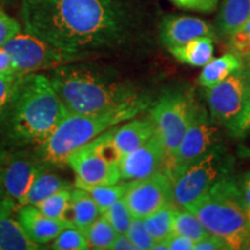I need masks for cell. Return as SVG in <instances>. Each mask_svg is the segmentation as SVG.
Masks as SVG:
<instances>
[{
	"instance_id": "7a4b0ae2",
	"label": "cell",
	"mask_w": 250,
	"mask_h": 250,
	"mask_svg": "<svg viewBox=\"0 0 250 250\" xmlns=\"http://www.w3.org/2000/svg\"><path fill=\"white\" fill-rule=\"evenodd\" d=\"M68 114L49 76H19L0 114V155L36 148Z\"/></svg>"
},
{
	"instance_id": "6da1fadb",
	"label": "cell",
	"mask_w": 250,
	"mask_h": 250,
	"mask_svg": "<svg viewBox=\"0 0 250 250\" xmlns=\"http://www.w3.org/2000/svg\"><path fill=\"white\" fill-rule=\"evenodd\" d=\"M24 30L83 61L130 42L133 15L122 0H21Z\"/></svg>"
},
{
	"instance_id": "d590c367",
	"label": "cell",
	"mask_w": 250,
	"mask_h": 250,
	"mask_svg": "<svg viewBox=\"0 0 250 250\" xmlns=\"http://www.w3.org/2000/svg\"><path fill=\"white\" fill-rule=\"evenodd\" d=\"M17 74H11V76H0V114H1L2 109H4L6 102H7L9 94L15 81L18 79Z\"/></svg>"
},
{
	"instance_id": "7bdbcfd3",
	"label": "cell",
	"mask_w": 250,
	"mask_h": 250,
	"mask_svg": "<svg viewBox=\"0 0 250 250\" xmlns=\"http://www.w3.org/2000/svg\"><path fill=\"white\" fill-rule=\"evenodd\" d=\"M1 2H4V4H9V2H13L14 0H0Z\"/></svg>"
},
{
	"instance_id": "f35d334b",
	"label": "cell",
	"mask_w": 250,
	"mask_h": 250,
	"mask_svg": "<svg viewBox=\"0 0 250 250\" xmlns=\"http://www.w3.org/2000/svg\"><path fill=\"white\" fill-rule=\"evenodd\" d=\"M11 74H15L12 59L8 52L2 46H0V76H11Z\"/></svg>"
},
{
	"instance_id": "836d02e7",
	"label": "cell",
	"mask_w": 250,
	"mask_h": 250,
	"mask_svg": "<svg viewBox=\"0 0 250 250\" xmlns=\"http://www.w3.org/2000/svg\"><path fill=\"white\" fill-rule=\"evenodd\" d=\"M170 1L182 9L211 13L217 8L219 0H170Z\"/></svg>"
},
{
	"instance_id": "603a6c76",
	"label": "cell",
	"mask_w": 250,
	"mask_h": 250,
	"mask_svg": "<svg viewBox=\"0 0 250 250\" xmlns=\"http://www.w3.org/2000/svg\"><path fill=\"white\" fill-rule=\"evenodd\" d=\"M73 187L74 184L67 182L66 180L62 179L59 175L50 171L49 167H44L37 174L33 184H31L24 205H36L43 199L48 198V197L59 191V190L72 189Z\"/></svg>"
},
{
	"instance_id": "4dcf8cb0",
	"label": "cell",
	"mask_w": 250,
	"mask_h": 250,
	"mask_svg": "<svg viewBox=\"0 0 250 250\" xmlns=\"http://www.w3.org/2000/svg\"><path fill=\"white\" fill-rule=\"evenodd\" d=\"M127 236L136 246L137 250H148L153 249L155 245V240L147 229H146L144 220L140 218H133L131 225L127 229Z\"/></svg>"
},
{
	"instance_id": "ba28073f",
	"label": "cell",
	"mask_w": 250,
	"mask_h": 250,
	"mask_svg": "<svg viewBox=\"0 0 250 250\" xmlns=\"http://www.w3.org/2000/svg\"><path fill=\"white\" fill-rule=\"evenodd\" d=\"M2 48L8 52L17 76L37 73L43 70L51 71L62 65L79 61L26 30H21Z\"/></svg>"
},
{
	"instance_id": "d6a6232c",
	"label": "cell",
	"mask_w": 250,
	"mask_h": 250,
	"mask_svg": "<svg viewBox=\"0 0 250 250\" xmlns=\"http://www.w3.org/2000/svg\"><path fill=\"white\" fill-rule=\"evenodd\" d=\"M229 132L235 137H245L250 132V95L245 108L240 112L235 121L228 126Z\"/></svg>"
},
{
	"instance_id": "74e56055",
	"label": "cell",
	"mask_w": 250,
	"mask_h": 250,
	"mask_svg": "<svg viewBox=\"0 0 250 250\" xmlns=\"http://www.w3.org/2000/svg\"><path fill=\"white\" fill-rule=\"evenodd\" d=\"M111 250H137L127 234H117L110 246Z\"/></svg>"
},
{
	"instance_id": "4fadbf2b",
	"label": "cell",
	"mask_w": 250,
	"mask_h": 250,
	"mask_svg": "<svg viewBox=\"0 0 250 250\" xmlns=\"http://www.w3.org/2000/svg\"><path fill=\"white\" fill-rule=\"evenodd\" d=\"M67 166L76 175V187L109 186L122 181L118 164L108 160L99 151L95 140L72 153Z\"/></svg>"
},
{
	"instance_id": "f6af8a7d",
	"label": "cell",
	"mask_w": 250,
	"mask_h": 250,
	"mask_svg": "<svg viewBox=\"0 0 250 250\" xmlns=\"http://www.w3.org/2000/svg\"><path fill=\"white\" fill-rule=\"evenodd\" d=\"M249 59H250V56H249Z\"/></svg>"
},
{
	"instance_id": "f1b7e54d",
	"label": "cell",
	"mask_w": 250,
	"mask_h": 250,
	"mask_svg": "<svg viewBox=\"0 0 250 250\" xmlns=\"http://www.w3.org/2000/svg\"><path fill=\"white\" fill-rule=\"evenodd\" d=\"M55 250H87L90 249L85 234L74 226H67L58 234L51 243Z\"/></svg>"
},
{
	"instance_id": "d6986e66",
	"label": "cell",
	"mask_w": 250,
	"mask_h": 250,
	"mask_svg": "<svg viewBox=\"0 0 250 250\" xmlns=\"http://www.w3.org/2000/svg\"><path fill=\"white\" fill-rule=\"evenodd\" d=\"M168 50L179 62L203 67L213 58L214 46L210 36H201Z\"/></svg>"
},
{
	"instance_id": "484cf974",
	"label": "cell",
	"mask_w": 250,
	"mask_h": 250,
	"mask_svg": "<svg viewBox=\"0 0 250 250\" xmlns=\"http://www.w3.org/2000/svg\"><path fill=\"white\" fill-rule=\"evenodd\" d=\"M173 233L187 236L197 242L210 235L202 221L195 213L190 211H176L173 220Z\"/></svg>"
},
{
	"instance_id": "44dd1931",
	"label": "cell",
	"mask_w": 250,
	"mask_h": 250,
	"mask_svg": "<svg viewBox=\"0 0 250 250\" xmlns=\"http://www.w3.org/2000/svg\"><path fill=\"white\" fill-rule=\"evenodd\" d=\"M101 214L92 196L85 189L74 186L71 190L72 225L83 233Z\"/></svg>"
},
{
	"instance_id": "ac0fdd59",
	"label": "cell",
	"mask_w": 250,
	"mask_h": 250,
	"mask_svg": "<svg viewBox=\"0 0 250 250\" xmlns=\"http://www.w3.org/2000/svg\"><path fill=\"white\" fill-rule=\"evenodd\" d=\"M13 210H0V250H35L40 246L28 237L18 219L12 217Z\"/></svg>"
},
{
	"instance_id": "ee69618b",
	"label": "cell",
	"mask_w": 250,
	"mask_h": 250,
	"mask_svg": "<svg viewBox=\"0 0 250 250\" xmlns=\"http://www.w3.org/2000/svg\"><path fill=\"white\" fill-rule=\"evenodd\" d=\"M249 155H250V151H249Z\"/></svg>"
},
{
	"instance_id": "2e32d148",
	"label": "cell",
	"mask_w": 250,
	"mask_h": 250,
	"mask_svg": "<svg viewBox=\"0 0 250 250\" xmlns=\"http://www.w3.org/2000/svg\"><path fill=\"white\" fill-rule=\"evenodd\" d=\"M17 218L28 237L39 246L54 241L65 227L72 226L65 221L46 217L36 205L31 204L20 206L17 210Z\"/></svg>"
},
{
	"instance_id": "30bf717a",
	"label": "cell",
	"mask_w": 250,
	"mask_h": 250,
	"mask_svg": "<svg viewBox=\"0 0 250 250\" xmlns=\"http://www.w3.org/2000/svg\"><path fill=\"white\" fill-rule=\"evenodd\" d=\"M45 166L31 149L0 155V196L15 208L24 205L26 197L37 174Z\"/></svg>"
},
{
	"instance_id": "83f0119b",
	"label": "cell",
	"mask_w": 250,
	"mask_h": 250,
	"mask_svg": "<svg viewBox=\"0 0 250 250\" xmlns=\"http://www.w3.org/2000/svg\"><path fill=\"white\" fill-rule=\"evenodd\" d=\"M130 187V181H122V182L109 184V186H95V187H79L85 189L92 196L94 202L99 206L100 211L104 212L109 206L123 198L126 190Z\"/></svg>"
},
{
	"instance_id": "52a82bcc",
	"label": "cell",
	"mask_w": 250,
	"mask_h": 250,
	"mask_svg": "<svg viewBox=\"0 0 250 250\" xmlns=\"http://www.w3.org/2000/svg\"><path fill=\"white\" fill-rule=\"evenodd\" d=\"M195 99L184 90H169L159 98L151 110L156 133L170 155L179 146L197 110Z\"/></svg>"
},
{
	"instance_id": "ab89813d",
	"label": "cell",
	"mask_w": 250,
	"mask_h": 250,
	"mask_svg": "<svg viewBox=\"0 0 250 250\" xmlns=\"http://www.w3.org/2000/svg\"><path fill=\"white\" fill-rule=\"evenodd\" d=\"M242 195H243V202H245V211L247 221H248L249 228H250V173L246 174L243 177L242 182Z\"/></svg>"
},
{
	"instance_id": "9c48e42d",
	"label": "cell",
	"mask_w": 250,
	"mask_h": 250,
	"mask_svg": "<svg viewBox=\"0 0 250 250\" xmlns=\"http://www.w3.org/2000/svg\"><path fill=\"white\" fill-rule=\"evenodd\" d=\"M215 137L217 129L206 115V111L198 105L179 146L170 155L166 156L162 170H165L174 181L187 168L214 147Z\"/></svg>"
},
{
	"instance_id": "277c9868",
	"label": "cell",
	"mask_w": 250,
	"mask_h": 250,
	"mask_svg": "<svg viewBox=\"0 0 250 250\" xmlns=\"http://www.w3.org/2000/svg\"><path fill=\"white\" fill-rule=\"evenodd\" d=\"M147 107L112 109L94 114H68L56 127L51 136L36 148L31 149L34 155L45 167H64L67 158L78 148L83 147L118 124L132 120Z\"/></svg>"
},
{
	"instance_id": "5b68a950",
	"label": "cell",
	"mask_w": 250,
	"mask_h": 250,
	"mask_svg": "<svg viewBox=\"0 0 250 250\" xmlns=\"http://www.w3.org/2000/svg\"><path fill=\"white\" fill-rule=\"evenodd\" d=\"M189 211L195 213L206 229L223 240L229 249H250V228L242 190L230 174L219 180Z\"/></svg>"
},
{
	"instance_id": "d4e9b609",
	"label": "cell",
	"mask_w": 250,
	"mask_h": 250,
	"mask_svg": "<svg viewBox=\"0 0 250 250\" xmlns=\"http://www.w3.org/2000/svg\"><path fill=\"white\" fill-rule=\"evenodd\" d=\"M73 189V188H72ZM64 189L59 190L54 195H51L48 198L43 199L39 204H36V208L42 212L46 217L56 219V220H62L65 223L72 225L71 218V190ZM73 226V225H72Z\"/></svg>"
},
{
	"instance_id": "5bb4252c",
	"label": "cell",
	"mask_w": 250,
	"mask_h": 250,
	"mask_svg": "<svg viewBox=\"0 0 250 250\" xmlns=\"http://www.w3.org/2000/svg\"><path fill=\"white\" fill-rule=\"evenodd\" d=\"M166 149L158 133L144 145L121 156L120 173L122 181H137L156 173L164 168Z\"/></svg>"
},
{
	"instance_id": "8992f818",
	"label": "cell",
	"mask_w": 250,
	"mask_h": 250,
	"mask_svg": "<svg viewBox=\"0 0 250 250\" xmlns=\"http://www.w3.org/2000/svg\"><path fill=\"white\" fill-rule=\"evenodd\" d=\"M230 167L232 160L229 156L223 147L214 146L173 181L174 203L189 211L219 180L230 174Z\"/></svg>"
},
{
	"instance_id": "ffe728a7",
	"label": "cell",
	"mask_w": 250,
	"mask_h": 250,
	"mask_svg": "<svg viewBox=\"0 0 250 250\" xmlns=\"http://www.w3.org/2000/svg\"><path fill=\"white\" fill-rule=\"evenodd\" d=\"M250 18V0H223L217 24L225 36H232L242 29Z\"/></svg>"
},
{
	"instance_id": "f546056e",
	"label": "cell",
	"mask_w": 250,
	"mask_h": 250,
	"mask_svg": "<svg viewBox=\"0 0 250 250\" xmlns=\"http://www.w3.org/2000/svg\"><path fill=\"white\" fill-rule=\"evenodd\" d=\"M102 214L107 218V220L114 227L117 234H126L133 219L124 198L115 202Z\"/></svg>"
},
{
	"instance_id": "e575fe53",
	"label": "cell",
	"mask_w": 250,
	"mask_h": 250,
	"mask_svg": "<svg viewBox=\"0 0 250 250\" xmlns=\"http://www.w3.org/2000/svg\"><path fill=\"white\" fill-rule=\"evenodd\" d=\"M164 241L167 246V250H193V247H195L193 240L175 233Z\"/></svg>"
},
{
	"instance_id": "cb8c5ba5",
	"label": "cell",
	"mask_w": 250,
	"mask_h": 250,
	"mask_svg": "<svg viewBox=\"0 0 250 250\" xmlns=\"http://www.w3.org/2000/svg\"><path fill=\"white\" fill-rule=\"evenodd\" d=\"M176 211L174 203H168L143 219L146 229L155 241H164L173 234V220Z\"/></svg>"
},
{
	"instance_id": "b9f144b4",
	"label": "cell",
	"mask_w": 250,
	"mask_h": 250,
	"mask_svg": "<svg viewBox=\"0 0 250 250\" xmlns=\"http://www.w3.org/2000/svg\"><path fill=\"white\" fill-rule=\"evenodd\" d=\"M239 31H241L243 35H245L246 37H248V39L250 40V18H249V20L247 21V23L245 24V26H243L242 29H240Z\"/></svg>"
},
{
	"instance_id": "1f68e13d",
	"label": "cell",
	"mask_w": 250,
	"mask_h": 250,
	"mask_svg": "<svg viewBox=\"0 0 250 250\" xmlns=\"http://www.w3.org/2000/svg\"><path fill=\"white\" fill-rule=\"evenodd\" d=\"M21 30L22 28L17 19L8 15L4 9H0V46L13 39Z\"/></svg>"
},
{
	"instance_id": "e0dca14e",
	"label": "cell",
	"mask_w": 250,
	"mask_h": 250,
	"mask_svg": "<svg viewBox=\"0 0 250 250\" xmlns=\"http://www.w3.org/2000/svg\"><path fill=\"white\" fill-rule=\"evenodd\" d=\"M155 133V124L151 116L136 118L115 127L114 143L121 154L124 155L140 147Z\"/></svg>"
},
{
	"instance_id": "4316f807",
	"label": "cell",
	"mask_w": 250,
	"mask_h": 250,
	"mask_svg": "<svg viewBox=\"0 0 250 250\" xmlns=\"http://www.w3.org/2000/svg\"><path fill=\"white\" fill-rule=\"evenodd\" d=\"M90 249L104 250L110 249L117 232L104 215L101 214L90 226L83 232Z\"/></svg>"
},
{
	"instance_id": "9a60e30c",
	"label": "cell",
	"mask_w": 250,
	"mask_h": 250,
	"mask_svg": "<svg viewBox=\"0 0 250 250\" xmlns=\"http://www.w3.org/2000/svg\"><path fill=\"white\" fill-rule=\"evenodd\" d=\"M212 27L204 20L187 15H166L160 24L161 42L168 49L201 36H212Z\"/></svg>"
},
{
	"instance_id": "60d3db41",
	"label": "cell",
	"mask_w": 250,
	"mask_h": 250,
	"mask_svg": "<svg viewBox=\"0 0 250 250\" xmlns=\"http://www.w3.org/2000/svg\"><path fill=\"white\" fill-rule=\"evenodd\" d=\"M1 208H11V210H17V208H14L13 205L12 204H9L8 202H6L4 198H2L1 196H0V210H1Z\"/></svg>"
},
{
	"instance_id": "8fae6325",
	"label": "cell",
	"mask_w": 250,
	"mask_h": 250,
	"mask_svg": "<svg viewBox=\"0 0 250 250\" xmlns=\"http://www.w3.org/2000/svg\"><path fill=\"white\" fill-rule=\"evenodd\" d=\"M250 95V70L241 67L221 83L206 88L212 121L229 126L245 108Z\"/></svg>"
},
{
	"instance_id": "7402d4cb",
	"label": "cell",
	"mask_w": 250,
	"mask_h": 250,
	"mask_svg": "<svg viewBox=\"0 0 250 250\" xmlns=\"http://www.w3.org/2000/svg\"><path fill=\"white\" fill-rule=\"evenodd\" d=\"M242 66L243 62L241 58L232 52L219 58H212L208 64L203 66L198 83L204 88H211Z\"/></svg>"
},
{
	"instance_id": "8d00e7d4",
	"label": "cell",
	"mask_w": 250,
	"mask_h": 250,
	"mask_svg": "<svg viewBox=\"0 0 250 250\" xmlns=\"http://www.w3.org/2000/svg\"><path fill=\"white\" fill-rule=\"evenodd\" d=\"M227 250L229 249L228 246L225 243L223 240L219 237L212 235L210 234L208 236L204 237V239L199 240V241L195 242V247L193 250Z\"/></svg>"
},
{
	"instance_id": "7c38bea8",
	"label": "cell",
	"mask_w": 250,
	"mask_h": 250,
	"mask_svg": "<svg viewBox=\"0 0 250 250\" xmlns=\"http://www.w3.org/2000/svg\"><path fill=\"white\" fill-rule=\"evenodd\" d=\"M123 198L132 217L144 219L168 203H174L173 180L165 170H159L144 179L130 181Z\"/></svg>"
},
{
	"instance_id": "3957f363",
	"label": "cell",
	"mask_w": 250,
	"mask_h": 250,
	"mask_svg": "<svg viewBox=\"0 0 250 250\" xmlns=\"http://www.w3.org/2000/svg\"><path fill=\"white\" fill-rule=\"evenodd\" d=\"M49 78L71 114L149 105L148 98L138 88L92 62H68L51 70Z\"/></svg>"
}]
</instances>
